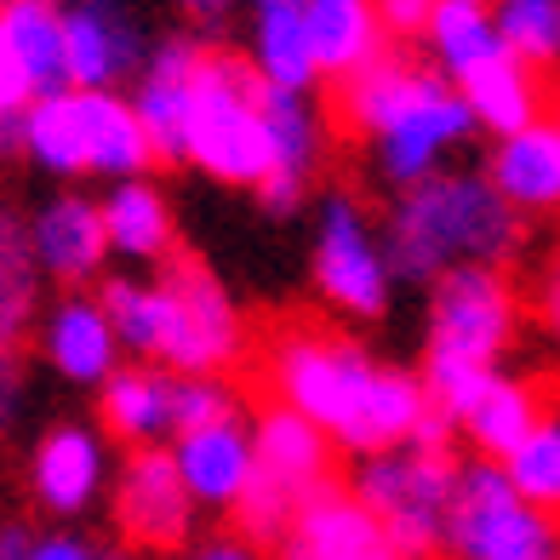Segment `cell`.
Wrapping results in <instances>:
<instances>
[{
  "instance_id": "1",
  "label": "cell",
  "mask_w": 560,
  "mask_h": 560,
  "mask_svg": "<svg viewBox=\"0 0 560 560\" xmlns=\"http://www.w3.org/2000/svg\"><path fill=\"white\" fill-rule=\"evenodd\" d=\"M395 280H435L452 264H498L521 246V218L492 195L480 172L441 166L412 189H395L389 223L377 229Z\"/></svg>"
},
{
  "instance_id": "2",
  "label": "cell",
  "mask_w": 560,
  "mask_h": 560,
  "mask_svg": "<svg viewBox=\"0 0 560 560\" xmlns=\"http://www.w3.org/2000/svg\"><path fill=\"white\" fill-rule=\"evenodd\" d=\"M184 161L223 189H258L269 177L264 143V81L235 52H200L189 86Z\"/></svg>"
},
{
  "instance_id": "3",
  "label": "cell",
  "mask_w": 560,
  "mask_h": 560,
  "mask_svg": "<svg viewBox=\"0 0 560 560\" xmlns=\"http://www.w3.org/2000/svg\"><path fill=\"white\" fill-rule=\"evenodd\" d=\"M372 377H377V354L366 343H354L343 332H326V326H310V320L280 326V332H269V343H264L269 400L292 406L298 418L326 429L332 446L343 441L354 412H361Z\"/></svg>"
},
{
  "instance_id": "4",
  "label": "cell",
  "mask_w": 560,
  "mask_h": 560,
  "mask_svg": "<svg viewBox=\"0 0 560 560\" xmlns=\"http://www.w3.org/2000/svg\"><path fill=\"white\" fill-rule=\"evenodd\" d=\"M441 555L446 560H560L555 515L532 509L503 480L498 464L469 457L452 475L446 521H441Z\"/></svg>"
},
{
  "instance_id": "5",
  "label": "cell",
  "mask_w": 560,
  "mask_h": 560,
  "mask_svg": "<svg viewBox=\"0 0 560 560\" xmlns=\"http://www.w3.org/2000/svg\"><path fill=\"white\" fill-rule=\"evenodd\" d=\"M155 298H161L155 366L177 377H223L246 354V315L207 264L166 258L155 275Z\"/></svg>"
},
{
  "instance_id": "6",
  "label": "cell",
  "mask_w": 560,
  "mask_h": 560,
  "mask_svg": "<svg viewBox=\"0 0 560 560\" xmlns=\"http://www.w3.org/2000/svg\"><path fill=\"white\" fill-rule=\"evenodd\" d=\"M452 475H457L452 452L395 446V452L361 457L349 475V492L361 498V509L377 526H384L389 555L429 560V555H441V521H446Z\"/></svg>"
},
{
  "instance_id": "7",
  "label": "cell",
  "mask_w": 560,
  "mask_h": 560,
  "mask_svg": "<svg viewBox=\"0 0 560 560\" xmlns=\"http://www.w3.org/2000/svg\"><path fill=\"white\" fill-rule=\"evenodd\" d=\"M475 138V120L464 109V97L446 74L412 63L406 81L395 92V104L384 109V120L372 126V166L389 189H412L423 177H435L446 166L452 149H464Z\"/></svg>"
},
{
  "instance_id": "8",
  "label": "cell",
  "mask_w": 560,
  "mask_h": 560,
  "mask_svg": "<svg viewBox=\"0 0 560 560\" xmlns=\"http://www.w3.org/2000/svg\"><path fill=\"white\" fill-rule=\"evenodd\" d=\"M310 280L326 310L343 320H384L395 303V269L377 223L361 212V200L332 189L320 195L315 212V241H310Z\"/></svg>"
},
{
  "instance_id": "9",
  "label": "cell",
  "mask_w": 560,
  "mask_h": 560,
  "mask_svg": "<svg viewBox=\"0 0 560 560\" xmlns=\"http://www.w3.org/2000/svg\"><path fill=\"white\" fill-rule=\"evenodd\" d=\"M521 338V298L498 264H452L429 280V349L503 366Z\"/></svg>"
},
{
  "instance_id": "10",
  "label": "cell",
  "mask_w": 560,
  "mask_h": 560,
  "mask_svg": "<svg viewBox=\"0 0 560 560\" xmlns=\"http://www.w3.org/2000/svg\"><path fill=\"white\" fill-rule=\"evenodd\" d=\"M63 18V86L74 92H120L138 74L149 40L132 7L120 0H74Z\"/></svg>"
},
{
  "instance_id": "11",
  "label": "cell",
  "mask_w": 560,
  "mask_h": 560,
  "mask_svg": "<svg viewBox=\"0 0 560 560\" xmlns=\"http://www.w3.org/2000/svg\"><path fill=\"white\" fill-rule=\"evenodd\" d=\"M195 498L184 492L166 446H138L115 469V526L132 549H184L195 538Z\"/></svg>"
},
{
  "instance_id": "12",
  "label": "cell",
  "mask_w": 560,
  "mask_h": 560,
  "mask_svg": "<svg viewBox=\"0 0 560 560\" xmlns=\"http://www.w3.org/2000/svg\"><path fill=\"white\" fill-rule=\"evenodd\" d=\"M264 143H269V177L252 195L287 218L310 200V184L326 161V115L310 104V92L264 86Z\"/></svg>"
},
{
  "instance_id": "13",
  "label": "cell",
  "mask_w": 560,
  "mask_h": 560,
  "mask_svg": "<svg viewBox=\"0 0 560 560\" xmlns=\"http://www.w3.org/2000/svg\"><path fill=\"white\" fill-rule=\"evenodd\" d=\"M207 46L200 40H155L143 52L138 74H132V92H126V104H132L138 126L149 149H155V166H184V126H189V86H195V63Z\"/></svg>"
},
{
  "instance_id": "14",
  "label": "cell",
  "mask_w": 560,
  "mask_h": 560,
  "mask_svg": "<svg viewBox=\"0 0 560 560\" xmlns=\"http://www.w3.org/2000/svg\"><path fill=\"white\" fill-rule=\"evenodd\" d=\"M109 446L92 423H58L46 429L30 452V492L46 515L74 521L109 492Z\"/></svg>"
},
{
  "instance_id": "15",
  "label": "cell",
  "mask_w": 560,
  "mask_h": 560,
  "mask_svg": "<svg viewBox=\"0 0 560 560\" xmlns=\"http://www.w3.org/2000/svg\"><path fill=\"white\" fill-rule=\"evenodd\" d=\"M275 560H389V544L349 487H320L298 498L287 532L275 538Z\"/></svg>"
},
{
  "instance_id": "16",
  "label": "cell",
  "mask_w": 560,
  "mask_h": 560,
  "mask_svg": "<svg viewBox=\"0 0 560 560\" xmlns=\"http://www.w3.org/2000/svg\"><path fill=\"white\" fill-rule=\"evenodd\" d=\"M30 229V252L40 280H58V287H92L109 264V241H104V218H97L92 195H52L35 218H23Z\"/></svg>"
},
{
  "instance_id": "17",
  "label": "cell",
  "mask_w": 560,
  "mask_h": 560,
  "mask_svg": "<svg viewBox=\"0 0 560 560\" xmlns=\"http://www.w3.org/2000/svg\"><path fill=\"white\" fill-rule=\"evenodd\" d=\"M35 343H40V361L74 389H97L120 366L115 326L104 315V303L86 292H69L46 315H35Z\"/></svg>"
},
{
  "instance_id": "18",
  "label": "cell",
  "mask_w": 560,
  "mask_h": 560,
  "mask_svg": "<svg viewBox=\"0 0 560 560\" xmlns=\"http://www.w3.org/2000/svg\"><path fill=\"white\" fill-rule=\"evenodd\" d=\"M492 195L503 200L515 218H549L560 207V126L555 115L521 126L509 138H492L487 172Z\"/></svg>"
},
{
  "instance_id": "19",
  "label": "cell",
  "mask_w": 560,
  "mask_h": 560,
  "mask_svg": "<svg viewBox=\"0 0 560 560\" xmlns=\"http://www.w3.org/2000/svg\"><path fill=\"white\" fill-rule=\"evenodd\" d=\"M177 480H184V492L195 498V509H223L241 498L246 475H252V435H246V418L229 412L218 423H200V429H184V435H172L166 446Z\"/></svg>"
},
{
  "instance_id": "20",
  "label": "cell",
  "mask_w": 560,
  "mask_h": 560,
  "mask_svg": "<svg viewBox=\"0 0 560 560\" xmlns=\"http://www.w3.org/2000/svg\"><path fill=\"white\" fill-rule=\"evenodd\" d=\"M252 435V469L269 475L275 487H287L292 498H310L320 487H332V435L315 429L310 418H298L292 406H264L246 423Z\"/></svg>"
},
{
  "instance_id": "21",
  "label": "cell",
  "mask_w": 560,
  "mask_h": 560,
  "mask_svg": "<svg viewBox=\"0 0 560 560\" xmlns=\"http://www.w3.org/2000/svg\"><path fill=\"white\" fill-rule=\"evenodd\" d=\"M97 218H104V241L109 258L120 264H166L177 246V218H172V195L155 177H120L109 184V195L97 200Z\"/></svg>"
},
{
  "instance_id": "22",
  "label": "cell",
  "mask_w": 560,
  "mask_h": 560,
  "mask_svg": "<svg viewBox=\"0 0 560 560\" xmlns=\"http://www.w3.org/2000/svg\"><path fill=\"white\" fill-rule=\"evenodd\" d=\"M172 384L177 372L155 361H120L104 384H97V423L104 435L126 446H161L172 435Z\"/></svg>"
},
{
  "instance_id": "23",
  "label": "cell",
  "mask_w": 560,
  "mask_h": 560,
  "mask_svg": "<svg viewBox=\"0 0 560 560\" xmlns=\"http://www.w3.org/2000/svg\"><path fill=\"white\" fill-rule=\"evenodd\" d=\"M452 86H457V97H464L475 132H492V138H509V132H521V126L544 120V104H549L544 69L509 58L503 46L487 63H475L464 81H452Z\"/></svg>"
},
{
  "instance_id": "24",
  "label": "cell",
  "mask_w": 560,
  "mask_h": 560,
  "mask_svg": "<svg viewBox=\"0 0 560 560\" xmlns=\"http://www.w3.org/2000/svg\"><path fill=\"white\" fill-rule=\"evenodd\" d=\"M303 35H310L315 81H349L354 69L389 52L372 0H303Z\"/></svg>"
},
{
  "instance_id": "25",
  "label": "cell",
  "mask_w": 560,
  "mask_h": 560,
  "mask_svg": "<svg viewBox=\"0 0 560 560\" xmlns=\"http://www.w3.org/2000/svg\"><path fill=\"white\" fill-rule=\"evenodd\" d=\"M74 109H81L86 177H109V184H120V177H149L155 149H149L126 92H74Z\"/></svg>"
},
{
  "instance_id": "26",
  "label": "cell",
  "mask_w": 560,
  "mask_h": 560,
  "mask_svg": "<svg viewBox=\"0 0 560 560\" xmlns=\"http://www.w3.org/2000/svg\"><path fill=\"white\" fill-rule=\"evenodd\" d=\"M246 23H252V74L264 86L280 92H310L315 81V58H310V35H303V0H241Z\"/></svg>"
},
{
  "instance_id": "27",
  "label": "cell",
  "mask_w": 560,
  "mask_h": 560,
  "mask_svg": "<svg viewBox=\"0 0 560 560\" xmlns=\"http://www.w3.org/2000/svg\"><path fill=\"white\" fill-rule=\"evenodd\" d=\"M549 412V400H544V389L532 384V377H521V372H492L487 384H480V395L464 406V418H457V429L469 435V446H475V457H487V464H498V457L515 446L532 423H538Z\"/></svg>"
},
{
  "instance_id": "28",
  "label": "cell",
  "mask_w": 560,
  "mask_h": 560,
  "mask_svg": "<svg viewBox=\"0 0 560 560\" xmlns=\"http://www.w3.org/2000/svg\"><path fill=\"white\" fill-rule=\"evenodd\" d=\"M429 412V400H423V384H418V372L412 366H384L377 361V377H372V389L361 400V412H354V423L343 429V441L354 457H372V452H395L412 441V429L423 423Z\"/></svg>"
},
{
  "instance_id": "29",
  "label": "cell",
  "mask_w": 560,
  "mask_h": 560,
  "mask_svg": "<svg viewBox=\"0 0 560 560\" xmlns=\"http://www.w3.org/2000/svg\"><path fill=\"white\" fill-rule=\"evenodd\" d=\"M18 155L40 166L46 177H86V149H81V109H74V92H40L30 109H23V143Z\"/></svg>"
},
{
  "instance_id": "30",
  "label": "cell",
  "mask_w": 560,
  "mask_h": 560,
  "mask_svg": "<svg viewBox=\"0 0 560 560\" xmlns=\"http://www.w3.org/2000/svg\"><path fill=\"white\" fill-rule=\"evenodd\" d=\"M0 40L12 46L18 69L30 74L35 97L63 92V18H58V0H7V7H0Z\"/></svg>"
},
{
  "instance_id": "31",
  "label": "cell",
  "mask_w": 560,
  "mask_h": 560,
  "mask_svg": "<svg viewBox=\"0 0 560 560\" xmlns=\"http://www.w3.org/2000/svg\"><path fill=\"white\" fill-rule=\"evenodd\" d=\"M418 40L429 46L435 74H446V81H464L475 63H487L498 52V30H492L487 7H457V0H435Z\"/></svg>"
},
{
  "instance_id": "32",
  "label": "cell",
  "mask_w": 560,
  "mask_h": 560,
  "mask_svg": "<svg viewBox=\"0 0 560 560\" xmlns=\"http://www.w3.org/2000/svg\"><path fill=\"white\" fill-rule=\"evenodd\" d=\"M35 298H40V269L30 252V229L18 212H0V343H18L35 326Z\"/></svg>"
},
{
  "instance_id": "33",
  "label": "cell",
  "mask_w": 560,
  "mask_h": 560,
  "mask_svg": "<svg viewBox=\"0 0 560 560\" xmlns=\"http://www.w3.org/2000/svg\"><path fill=\"white\" fill-rule=\"evenodd\" d=\"M498 469L532 509H549L555 515V503H560V418L544 412L515 446L498 457Z\"/></svg>"
},
{
  "instance_id": "34",
  "label": "cell",
  "mask_w": 560,
  "mask_h": 560,
  "mask_svg": "<svg viewBox=\"0 0 560 560\" xmlns=\"http://www.w3.org/2000/svg\"><path fill=\"white\" fill-rule=\"evenodd\" d=\"M498 46L532 69H555L560 58V0H492L487 7Z\"/></svg>"
},
{
  "instance_id": "35",
  "label": "cell",
  "mask_w": 560,
  "mask_h": 560,
  "mask_svg": "<svg viewBox=\"0 0 560 560\" xmlns=\"http://www.w3.org/2000/svg\"><path fill=\"white\" fill-rule=\"evenodd\" d=\"M104 315L115 326V343L120 354H132V361H155V338H161V298H155V280L143 275H109L104 292Z\"/></svg>"
},
{
  "instance_id": "36",
  "label": "cell",
  "mask_w": 560,
  "mask_h": 560,
  "mask_svg": "<svg viewBox=\"0 0 560 560\" xmlns=\"http://www.w3.org/2000/svg\"><path fill=\"white\" fill-rule=\"evenodd\" d=\"M292 509H298V498L287 492V487H275L269 475H258L252 469L246 475V487H241V498L229 503V515H235V538H246V544H275L280 532H287V521H292Z\"/></svg>"
},
{
  "instance_id": "37",
  "label": "cell",
  "mask_w": 560,
  "mask_h": 560,
  "mask_svg": "<svg viewBox=\"0 0 560 560\" xmlns=\"http://www.w3.org/2000/svg\"><path fill=\"white\" fill-rule=\"evenodd\" d=\"M229 412H241L229 377H177V384H172V435L200 429V423H218Z\"/></svg>"
},
{
  "instance_id": "38",
  "label": "cell",
  "mask_w": 560,
  "mask_h": 560,
  "mask_svg": "<svg viewBox=\"0 0 560 560\" xmlns=\"http://www.w3.org/2000/svg\"><path fill=\"white\" fill-rule=\"evenodd\" d=\"M30 104H35L30 74L18 69L12 46L0 40V161L18 155V143H23V109H30Z\"/></svg>"
},
{
  "instance_id": "39",
  "label": "cell",
  "mask_w": 560,
  "mask_h": 560,
  "mask_svg": "<svg viewBox=\"0 0 560 560\" xmlns=\"http://www.w3.org/2000/svg\"><path fill=\"white\" fill-rule=\"evenodd\" d=\"M372 12H377L389 40H418L429 12H435V0H372Z\"/></svg>"
},
{
  "instance_id": "40",
  "label": "cell",
  "mask_w": 560,
  "mask_h": 560,
  "mask_svg": "<svg viewBox=\"0 0 560 560\" xmlns=\"http://www.w3.org/2000/svg\"><path fill=\"white\" fill-rule=\"evenodd\" d=\"M177 560H269L258 544L235 538V532H223V538H200V544H184Z\"/></svg>"
},
{
  "instance_id": "41",
  "label": "cell",
  "mask_w": 560,
  "mask_h": 560,
  "mask_svg": "<svg viewBox=\"0 0 560 560\" xmlns=\"http://www.w3.org/2000/svg\"><path fill=\"white\" fill-rule=\"evenodd\" d=\"M92 555H97V544H86L81 532H40L23 560H92Z\"/></svg>"
},
{
  "instance_id": "42",
  "label": "cell",
  "mask_w": 560,
  "mask_h": 560,
  "mask_svg": "<svg viewBox=\"0 0 560 560\" xmlns=\"http://www.w3.org/2000/svg\"><path fill=\"white\" fill-rule=\"evenodd\" d=\"M177 12H184L195 30H223V23L241 12V0H177Z\"/></svg>"
},
{
  "instance_id": "43",
  "label": "cell",
  "mask_w": 560,
  "mask_h": 560,
  "mask_svg": "<svg viewBox=\"0 0 560 560\" xmlns=\"http://www.w3.org/2000/svg\"><path fill=\"white\" fill-rule=\"evenodd\" d=\"M12 406H18V361H12V349L0 343V423L12 418Z\"/></svg>"
},
{
  "instance_id": "44",
  "label": "cell",
  "mask_w": 560,
  "mask_h": 560,
  "mask_svg": "<svg viewBox=\"0 0 560 560\" xmlns=\"http://www.w3.org/2000/svg\"><path fill=\"white\" fill-rule=\"evenodd\" d=\"M30 544H35L30 526H18V521L0 526V560H23V555H30Z\"/></svg>"
},
{
  "instance_id": "45",
  "label": "cell",
  "mask_w": 560,
  "mask_h": 560,
  "mask_svg": "<svg viewBox=\"0 0 560 560\" xmlns=\"http://www.w3.org/2000/svg\"><path fill=\"white\" fill-rule=\"evenodd\" d=\"M92 560H143V549H132V544H115V549H97Z\"/></svg>"
},
{
  "instance_id": "46",
  "label": "cell",
  "mask_w": 560,
  "mask_h": 560,
  "mask_svg": "<svg viewBox=\"0 0 560 560\" xmlns=\"http://www.w3.org/2000/svg\"><path fill=\"white\" fill-rule=\"evenodd\" d=\"M457 7H492V0H457Z\"/></svg>"
},
{
  "instance_id": "47",
  "label": "cell",
  "mask_w": 560,
  "mask_h": 560,
  "mask_svg": "<svg viewBox=\"0 0 560 560\" xmlns=\"http://www.w3.org/2000/svg\"><path fill=\"white\" fill-rule=\"evenodd\" d=\"M389 560H406V555H389Z\"/></svg>"
}]
</instances>
